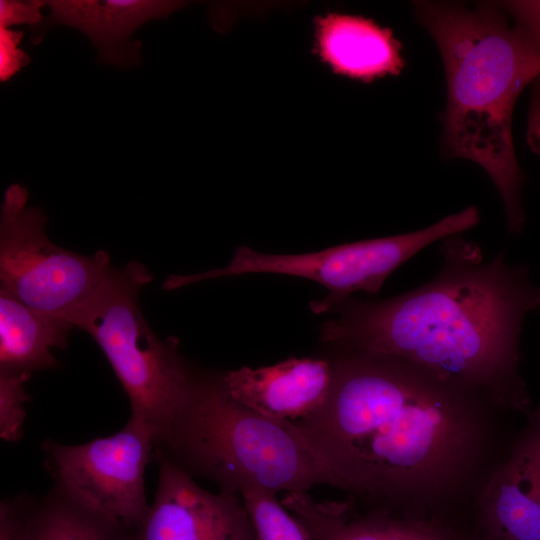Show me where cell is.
<instances>
[{
    "label": "cell",
    "instance_id": "obj_1",
    "mask_svg": "<svg viewBox=\"0 0 540 540\" xmlns=\"http://www.w3.org/2000/svg\"><path fill=\"white\" fill-rule=\"evenodd\" d=\"M331 363L327 399L293 423L338 488L368 506L461 523L450 495L479 463L492 403L393 357L347 349Z\"/></svg>",
    "mask_w": 540,
    "mask_h": 540
},
{
    "label": "cell",
    "instance_id": "obj_2",
    "mask_svg": "<svg viewBox=\"0 0 540 540\" xmlns=\"http://www.w3.org/2000/svg\"><path fill=\"white\" fill-rule=\"evenodd\" d=\"M443 264L428 283L380 302L343 300L322 339L397 358L480 395L525 410L518 371L526 315L540 309V287L500 252L485 260L461 234L442 240Z\"/></svg>",
    "mask_w": 540,
    "mask_h": 540
},
{
    "label": "cell",
    "instance_id": "obj_3",
    "mask_svg": "<svg viewBox=\"0 0 540 540\" xmlns=\"http://www.w3.org/2000/svg\"><path fill=\"white\" fill-rule=\"evenodd\" d=\"M415 10L444 65L448 152L484 169L502 198L509 232L519 233L525 215L512 113L520 93L540 75V41L507 2L418 1Z\"/></svg>",
    "mask_w": 540,
    "mask_h": 540
},
{
    "label": "cell",
    "instance_id": "obj_4",
    "mask_svg": "<svg viewBox=\"0 0 540 540\" xmlns=\"http://www.w3.org/2000/svg\"><path fill=\"white\" fill-rule=\"evenodd\" d=\"M155 448L192 477L239 495L248 486L276 494L338 488L293 422L262 416L234 400L221 375H202Z\"/></svg>",
    "mask_w": 540,
    "mask_h": 540
},
{
    "label": "cell",
    "instance_id": "obj_5",
    "mask_svg": "<svg viewBox=\"0 0 540 540\" xmlns=\"http://www.w3.org/2000/svg\"><path fill=\"white\" fill-rule=\"evenodd\" d=\"M152 279L137 261L112 268L67 320L100 347L129 399L130 416L144 421L157 442L189 400L198 375L181 357L177 342L159 339L142 314L138 295Z\"/></svg>",
    "mask_w": 540,
    "mask_h": 540
},
{
    "label": "cell",
    "instance_id": "obj_6",
    "mask_svg": "<svg viewBox=\"0 0 540 540\" xmlns=\"http://www.w3.org/2000/svg\"><path fill=\"white\" fill-rule=\"evenodd\" d=\"M474 206L446 216L418 231L347 243L303 254H266L237 247L224 268L190 275H170L163 289L174 290L204 280L248 273H274L313 280L329 290L327 297L310 303L315 313L332 310L351 293H377L388 276L430 244L462 234L479 223Z\"/></svg>",
    "mask_w": 540,
    "mask_h": 540
},
{
    "label": "cell",
    "instance_id": "obj_7",
    "mask_svg": "<svg viewBox=\"0 0 540 540\" xmlns=\"http://www.w3.org/2000/svg\"><path fill=\"white\" fill-rule=\"evenodd\" d=\"M28 191L10 185L0 212V289L28 307L67 317L98 290L112 270L110 255H82L52 243L47 218L28 207Z\"/></svg>",
    "mask_w": 540,
    "mask_h": 540
},
{
    "label": "cell",
    "instance_id": "obj_8",
    "mask_svg": "<svg viewBox=\"0 0 540 540\" xmlns=\"http://www.w3.org/2000/svg\"><path fill=\"white\" fill-rule=\"evenodd\" d=\"M155 446L152 429L133 416L117 433L84 444L42 443L55 486L133 533L150 508L144 473L154 460Z\"/></svg>",
    "mask_w": 540,
    "mask_h": 540
},
{
    "label": "cell",
    "instance_id": "obj_9",
    "mask_svg": "<svg viewBox=\"0 0 540 540\" xmlns=\"http://www.w3.org/2000/svg\"><path fill=\"white\" fill-rule=\"evenodd\" d=\"M157 489L135 540H258L239 495L212 493L155 448Z\"/></svg>",
    "mask_w": 540,
    "mask_h": 540
},
{
    "label": "cell",
    "instance_id": "obj_10",
    "mask_svg": "<svg viewBox=\"0 0 540 540\" xmlns=\"http://www.w3.org/2000/svg\"><path fill=\"white\" fill-rule=\"evenodd\" d=\"M466 540H540V406L485 481Z\"/></svg>",
    "mask_w": 540,
    "mask_h": 540
},
{
    "label": "cell",
    "instance_id": "obj_11",
    "mask_svg": "<svg viewBox=\"0 0 540 540\" xmlns=\"http://www.w3.org/2000/svg\"><path fill=\"white\" fill-rule=\"evenodd\" d=\"M281 503L312 540H466L465 529L438 518H414L389 509L360 510L351 498L315 501L308 492H290Z\"/></svg>",
    "mask_w": 540,
    "mask_h": 540
},
{
    "label": "cell",
    "instance_id": "obj_12",
    "mask_svg": "<svg viewBox=\"0 0 540 540\" xmlns=\"http://www.w3.org/2000/svg\"><path fill=\"white\" fill-rule=\"evenodd\" d=\"M50 14L32 27V41L38 44L45 30L67 25L85 34L98 51L101 63L132 67L140 60L141 42L131 41L143 23L165 18L184 3L163 0H51Z\"/></svg>",
    "mask_w": 540,
    "mask_h": 540
},
{
    "label": "cell",
    "instance_id": "obj_13",
    "mask_svg": "<svg viewBox=\"0 0 540 540\" xmlns=\"http://www.w3.org/2000/svg\"><path fill=\"white\" fill-rule=\"evenodd\" d=\"M332 377L330 361L294 357L270 366L242 367L221 374L234 400L262 416L289 422L304 419L323 405Z\"/></svg>",
    "mask_w": 540,
    "mask_h": 540
},
{
    "label": "cell",
    "instance_id": "obj_14",
    "mask_svg": "<svg viewBox=\"0 0 540 540\" xmlns=\"http://www.w3.org/2000/svg\"><path fill=\"white\" fill-rule=\"evenodd\" d=\"M0 540H135L116 520L53 485L42 498L20 495L0 504Z\"/></svg>",
    "mask_w": 540,
    "mask_h": 540
},
{
    "label": "cell",
    "instance_id": "obj_15",
    "mask_svg": "<svg viewBox=\"0 0 540 540\" xmlns=\"http://www.w3.org/2000/svg\"><path fill=\"white\" fill-rule=\"evenodd\" d=\"M315 49L334 73L363 82L398 75L405 65L402 45L392 30L361 16L318 17Z\"/></svg>",
    "mask_w": 540,
    "mask_h": 540
},
{
    "label": "cell",
    "instance_id": "obj_16",
    "mask_svg": "<svg viewBox=\"0 0 540 540\" xmlns=\"http://www.w3.org/2000/svg\"><path fill=\"white\" fill-rule=\"evenodd\" d=\"M67 319L36 311L0 289V370L32 375L54 369L60 362L52 349H65Z\"/></svg>",
    "mask_w": 540,
    "mask_h": 540
},
{
    "label": "cell",
    "instance_id": "obj_17",
    "mask_svg": "<svg viewBox=\"0 0 540 540\" xmlns=\"http://www.w3.org/2000/svg\"><path fill=\"white\" fill-rule=\"evenodd\" d=\"M239 496L258 540H312L300 522L276 499L275 494L248 486Z\"/></svg>",
    "mask_w": 540,
    "mask_h": 540
},
{
    "label": "cell",
    "instance_id": "obj_18",
    "mask_svg": "<svg viewBox=\"0 0 540 540\" xmlns=\"http://www.w3.org/2000/svg\"><path fill=\"white\" fill-rule=\"evenodd\" d=\"M31 375L0 370V437L17 442L23 433L24 403L30 400L25 383Z\"/></svg>",
    "mask_w": 540,
    "mask_h": 540
},
{
    "label": "cell",
    "instance_id": "obj_19",
    "mask_svg": "<svg viewBox=\"0 0 540 540\" xmlns=\"http://www.w3.org/2000/svg\"><path fill=\"white\" fill-rule=\"evenodd\" d=\"M23 31L0 27V80H9L24 66L29 64L30 56L19 45Z\"/></svg>",
    "mask_w": 540,
    "mask_h": 540
},
{
    "label": "cell",
    "instance_id": "obj_20",
    "mask_svg": "<svg viewBox=\"0 0 540 540\" xmlns=\"http://www.w3.org/2000/svg\"><path fill=\"white\" fill-rule=\"evenodd\" d=\"M46 5L43 0H1L0 27L10 28L13 25L29 24L34 27L42 22L44 16L41 9Z\"/></svg>",
    "mask_w": 540,
    "mask_h": 540
}]
</instances>
